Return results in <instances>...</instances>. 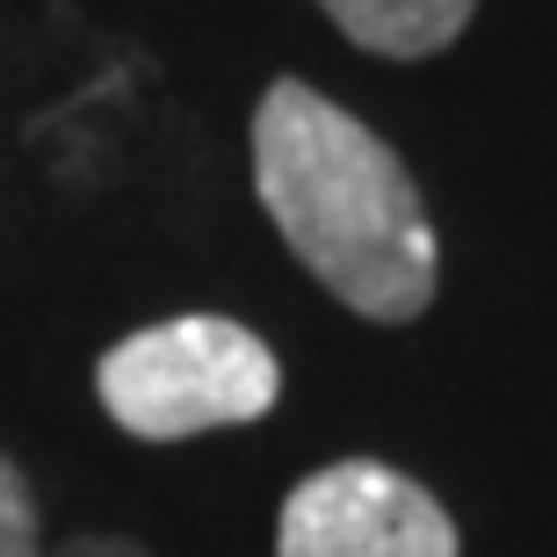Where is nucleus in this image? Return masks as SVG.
<instances>
[{
    "label": "nucleus",
    "instance_id": "4",
    "mask_svg": "<svg viewBox=\"0 0 557 557\" xmlns=\"http://www.w3.org/2000/svg\"><path fill=\"white\" fill-rule=\"evenodd\" d=\"M319 8L341 22V37L376 59H428L463 37L478 0H319Z\"/></svg>",
    "mask_w": 557,
    "mask_h": 557
},
{
    "label": "nucleus",
    "instance_id": "5",
    "mask_svg": "<svg viewBox=\"0 0 557 557\" xmlns=\"http://www.w3.org/2000/svg\"><path fill=\"white\" fill-rule=\"evenodd\" d=\"M0 557H44L37 543V499H29V478L0 456Z\"/></svg>",
    "mask_w": 557,
    "mask_h": 557
},
{
    "label": "nucleus",
    "instance_id": "2",
    "mask_svg": "<svg viewBox=\"0 0 557 557\" xmlns=\"http://www.w3.org/2000/svg\"><path fill=\"white\" fill-rule=\"evenodd\" d=\"M109 420L138 442H188L210 428H247L283 398V370L261 333L239 319L196 311V319H166L138 326L131 341L102 355L95 370Z\"/></svg>",
    "mask_w": 557,
    "mask_h": 557
},
{
    "label": "nucleus",
    "instance_id": "3",
    "mask_svg": "<svg viewBox=\"0 0 557 557\" xmlns=\"http://www.w3.org/2000/svg\"><path fill=\"white\" fill-rule=\"evenodd\" d=\"M275 557H456V521L420 478L348 456L283 499Z\"/></svg>",
    "mask_w": 557,
    "mask_h": 557
},
{
    "label": "nucleus",
    "instance_id": "1",
    "mask_svg": "<svg viewBox=\"0 0 557 557\" xmlns=\"http://www.w3.org/2000/svg\"><path fill=\"white\" fill-rule=\"evenodd\" d=\"M253 188L283 247L348 311L406 326L434 305V225L413 174L362 116L305 81H275L253 109Z\"/></svg>",
    "mask_w": 557,
    "mask_h": 557
}]
</instances>
